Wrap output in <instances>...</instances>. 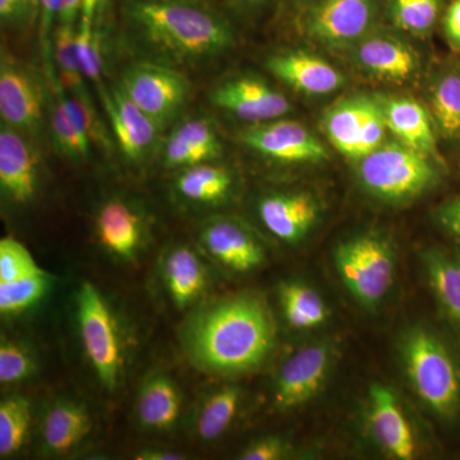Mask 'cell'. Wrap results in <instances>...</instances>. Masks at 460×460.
<instances>
[{"mask_svg": "<svg viewBox=\"0 0 460 460\" xmlns=\"http://www.w3.org/2000/svg\"><path fill=\"white\" fill-rule=\"evenodd\" d=\"M266 0H244V4L251 8H259L265 4Z\"/></svg>", "mask_w": 460, "mask_h": 460, "instance_id": "cell-48", "label": "cell"}, {"mask_svg": "<svg viewBox=\"0 0 460 460\" xmlns=\"http://www.w3.org/2000/svg\"><path fill=\"white\" fill-rule=\"evenodd\" d=\"M51 278L44 270L30 277L0 283V313L4 316L30 310L49 292Z\"/></svg>", "mask_w": 460, "mask_h": 460, "instance_id": "cell-37", "label": "cell"}, {"mask_svg": "<svg viewBox=\"0 0 460 460\" xmlns=\"http://www.w3.org/2000/svg\"><path fill=\"white\" fill-rule=\"evenodd\" d=\"M222 151L213 124L204 118H192L169 136L164 145V163L171 168H189L217 159Z\"/></svg>", "mask_w": 460, "mask_h": 460, "instance_id": "cell-24", "label": "cell"}, {"mask_svg": "<svg viewBox=\"0 0 460 460\" xmlns=\"http://www.w3.org/2000/svg\"><path fill=\"white\" fill-rule=\"evenodd\" d=\"M78 329L84 353L108 390L119 385L124 367V347L117 320L108 302L91 283H84L75 298Z\"/></svg>", "mask_w": 460, "mask_h": 460, "instance_id": "cell-6", "label": "cell"}, {"mask_svg": "<svg viewBox=\"0 0 460 460\" xmlns=\"http://www.w3.org/2000/svg\"><path fill=\"white\" fill-rule=\"evenodd\" d=\"M0 115L20 132H36L42 122V96L35 78L11 58L2 56Z\"/></svg>", "mask_w": 460, "mask_h": 460, "instance_id": "cell-16", "label": "cell"}, {"mask_svg": "<svg viewBox=\"0 0 460 460\" xmlns=\"http://www.w3.org/2000/svg\"><path fill=\"white\" fill-rule=\"evenodd\" d=\"M84 0H60L59 12H58V23L59 25L75 26L83 9Z\"/></svg>", "mask_w": 460, "mask_h": 460, "instance_id": "cell-45", "label": "cell"}, {"mask_svg": "<svg viewBox=\"0 0 460 460\" xmlns=\"http://www.w3.org/2000/svg\"><path fill=\"white\" fill-rule=\"evenodd\" d=\"M100 3L102 0H84L78 26L75 27V44L84 74L98 89L104 86L102 81L104 62L98 25Z\"/></svg>", "mask_w": 460, "mask_h": 460, "instance_id": "cell-33", "label": "cell"}, {"mask_svg": "<svg viewBox=\"0 0 460 460\" xmlns=\"http://www.w3.org/2000/svg\"><path fill=\"white\" fill-rule=\"evenodd\" d=\"M260 220L280 241L296 243L310 234L319 222L321 205L305 190L270 193L260 199Z\"/></svg>", "mask_w": 460, "mask_h": 460, "instance_id": "cell-14", "label": "cell"}, {"mask_svg": "<svg viewBox=\"0 0 460 460\" xmlns=\"http://www.w3.org/2000/svg\"><path fill=\"white\" fill-rule=\"evenodd\" d=\"M36 361L29 348L16 341L2 339L0 344V383L14 384L32 376Z\"/></svg>", "mask_w": 460, "mask_h": 460, "instance_id": "cell-38", "label": "cell"}, {"mask_svg": "<svg viewBox=\"0 0 460 460\" xmlns=\"http://www.w3.org/2000/svg\"><path fill=\"white\" fill-rule=\"evenodd\" d=\"M387 129L396 140L444 164L438 146V131L429 108L408 96L381 98Z\"/></svg>", "mask_w": 460, "mask_h": 460, "instance_id": "cell-21", "label": "cell"}, {"mask_svg": "<svg viewBox=\"0 0 460 460\" xmlns=\"http://www.w3.org/2000/svg\"><path fill=\"white\" fill-rule=\"evenodd\" d=\"M99 93L120 150L129 160L138 162L155 142L159 124L145 114L122 87L108 91L102 86Z\"/></svg>", "mask_w": 460, "mask_h": 460, "instance_id": "cell-20", "label": "cell"}, {"mask_svg": "<svg viewBox=\"0 0 460 460\" xmlns=\"http://www.w3.org/2000/svg\"><path fill=\"white\" fill-rule=\"evenodd\" d=\"M42 271L38 263L16 239L3 238L0 242V283L13 281Z\"/></svg>", "mask_w": 460, "mask_h": 460, "instance_id": "cell-39", "label": "cell"}, {"mask_svg": "<svg viewBox=\"0 0 460 460\" xmlns=\"http://www.w3.org/2000/svg\"><path fill=\"white\" fill-rule=\"evenodd\" d=\"M31 425L30 402L22 396H9L0 402V456H13L25 444Z\"/></svg>", "mask_w": 460, "mask_h": 460, "instance_id": "cell-36", "label": "cell"}, {"mask_svg": "<svg viewBox=\"0 0 460 460\" xmlns=\"http://www.w3.org/2000/svg\"><path fill=\"white\" fill-rule=\"evenodd\" d=\"M449 0H385V16L398 31L426 36L440 23Z\"/></svg>", "mask_w": 460, "mask_h": 460, "instance_id": "cell-32", "label": "cell"}, {"mask_svg": "<svg viewBox=\"0 0 460 460\" xmlns=\"http://www.w3.org/2000/svg\"><path fill=\"white\" fill-rule=\"evenodd\" d=\"M334 356L332 341L310 344L292 354L275 380V407L280 411L296 410L319 394L332 371Z\"/></svg>", "mask_w": 460, "mask_h": 460, "instance_id": "cell-10", "label": "cell"}, {"mask_svg": "<svg viewBox=\"0 0 460 460\" xmlns=\"http://www.w3.org/2000/svg\"><path fill=\"white\" fill-rule=\"evenodd\" d=\"M119 86L159 126L180 113L190 98V83L183 75L151 63L127 69Z\"/></svg>", "mask_w": 460, "mask_h": 460, "instance_id": "cell-8", "label": "cell"}, {"mask_svg": "<svg viewBox=\"0 0 460 460\" xmlns=\"http://www.w3.org/2000/svg\"><path fill=\"white\" fill-rule=\"evenodd\" d=\"M163 280L178 308L192 305L204 293L206 269L195 251L178 246L166 252L162 263Z\"/></svg>", "mask_w": 460, "mask_h": 460, "instance_id": "cell-27", "label": "cell"}, {"mask_svg": "<svg viewBox=\"0 0 460 460\" xmlns=\"http://www.w3.org/2000/svg\"><path fill=\"white\" fill-rule=\"evenodd\" d=\"M54 58H56L58 80L72 95L89 99L83 66L75 44V27L58 26L54 35Z\"/></svg>", "mask_w": 460, "mask_h": 460, "instance_id": "cell-35", "label": "cell"}, {"mask_svg": "<svg viewBox=\"0 0 460 460\" xmlns=\"http://www.w3.org/2000/svg\"><path fill=\"white\" fill-rule=\"evenodd\" d=\"M241 404V390L226 386L210 393L199 405L196 432L205 441L217 440L232 425Z\"/></svg>", "mask_w": 460, "mask_h": 460, "instance_id": "cell-34", "label": "cell"}, {"mask_svg": "<svg viewBox=\"0 0 460 460\" xmlns=\"http://www.w3.org/2000/svg\"><path fill=\"white\" fill-rule=\"evenodd\" d=\"M289 452V444L277 436L260 438L242 452L239 458L243 460H278L283 459Z\"/></svg>", "mask_w": 460, "mask_h": 460, "instance_id": "cell-40", "label": "cell"}, {"mask_svg": "<svg viewBox=\"0 0 460 460\" xmlns=\"http://www.w3.org/2000/svg\"><path fill=\"white\" fill-rule=\"evenodd\" d=\"M201 243L217 261L233 271L253 270L265 260V251L256 235L233 217H217L206 224Z\"/></svg>", "mask_w": 460, "mask_h": 460, "instance_id": "cell-19", "label": "cell"}, {"mask_svg": "<svg viewBox=\"0 0 460 460\" xmlns=\"http://www.w3.org/2000/svg\"><path fill=\"white\" fill-rule=\"evenodd\" d=\"M420 260L436 304L460 341V252L431 247Z\"/></svg>", "mask_w": 460, "mask_h": 460, "instance_id": "cell-23", "label": "cell"}, {"mask_svg": "<svg viewBox=\"0 0 460 460\" xmlns=\"http://www.w3.org/2000/svg\"><path fill=\"white\" fill-rule=\"evenodd\" d=\"M138 460H180L184 456L180 453L168 452V450H144L136 456Z\"/></svg>", "mask_w": 460, "mask_h": 460, "instance_id": "cell-46", "label": "cell"}, {"mask_svg": "<svg viewBox=\"0 0 460 460\" xmlns=\"http://www.w3.org/2000/svg\"><path fill=\"white\" fill-rule=\"evenodd\" d=\"M399 354L408 383L432 413L454 420L460 413V366L443 339L423 326L402 334Z\"/></svg>", "mask_w": 460, "mask_h": 460, "instance_id": "cell-3", "label": "cell"}, {"mask_svg": "<svg viewBox=\"0 0 460 460\" xmlns=\"http://www.w3.org/2000/svg\"><path fill=\"white\" fill-rule=\"evenodd\" d=\"M39 11L36 0H0V18L5 25L25 23Z\"/></svg>", "mask_w": 460, "mask_h": 460, "instance_id": "cell-42", "label": "cell"}, {"mask_svg": "<svg viewBox=\"0 0 460 460\" xmlns=\"http://www.w3.org/2000/svg\"><path fill=\"white\" fill-rule=\"evenodd\" d=\"M279 301L284 317L293 329H316L328 320L329 308L323 296L301 281L281 284Z\"/></svg>", "mask_w": 460, "mask_h": 460, "instance_id": "cell-31", "label": "cell"}, {"mask_svg": "<svg viewBox=\"0 0 460 460\" xmlns=\"http://www.w3.org/2000/svg\"><path fill=\"white\" fill-rule=\"evenodd\" d=\"M0 189L14 205L32 201L39 189V162L20 131L2 122L0 128Z\"/></svg>", "mask_w": 460, "mask_h": 460, "instance_id": "cell-18", "label": "cell"}, {"mask_svg": "<svg viewBox=\"0 0 460 460\" xmlns=\"http://www.w3.org/2000/svg\"><path fill=\"white\" fill-rule=\"evenodd\" d=\"M51 95L50 128L54 144L63 155L74 160L89 156L91 141L84 127L83 107L49 71Z\"/></svg>", "mask_w": 460, "mask_h": 460, "instance_id": "cell-22", "label": "cell"}, {"mask_svg": "<svg viewBox=\"0 0 460 460\" xmlns=\"http://www.w3.org/2000/svg\"><path fill=\"white\" fill-rule=\"evenodd\" d=\"M36 2H38V4H39V0H36Z\"/></svg>", "mask_w": 460, "mask_h": 460, "instance_id": "cell-50", "label": "cell"}, {"mask_svg": "<svg viewBox=\"0 0 460 460\" xmlns=\"http://www.w3.org/2000/svg\"><path fill=\"white\" fill-rule=\"evenodd\" d=\"M434 220L450 237L460 241V195L438 205L434 211Z\"/></svg>", "mask_w": 460, "mask_h": 460, "instance_id": "cell-41", "label": "cell"}, {"mask_svg": "<svg viewBox=\"0 0 460 460\" xmlns=\"http://www.w3.org/2000/svg\"><path fill=\"white\" fill-rule=\"evenodd\" d=\"M396 252L392 242L368 232L344 239L334 251V265L341 283L357 304L376 311L394 287Z\"/></svg>", "mask_w": 460, "mask_h": 460, "instance_id": "cell-5", "label": "cell"}, {"mask_svg": "<svg viewBox=\"0 0 460 460\" xmlns=\"http://www.w3.org/2000/svg\"><path fill=\"white\" fill-rule=\"evenodd\" d=\"M368 429L386 456L401 460L416 458V435L398 396L383 384L375 383L368 392Z\"/></svg>", "mask_w": 460, "mask_h": 460, "instance_id": "cell-13", "label": "cell"}, {"mask_svg": "<svg viewBox=\"0 0 460 460\" xmlns=\"http://www.w3.org/2000/svg\"><path fill=\"white\" fill-rule=\"evenodd\" d=\"M210 100L215 107L252 123L279 119L292 109L283 93L252 75L233 78L219 84L210 93Z\"/></svg>", "mask_w": 460, "mask_h": 460, "instance_id": "cell-12", "label": "cell"}, {"mask_svg": "<svg viewBox=\"0 0 460 460\" xmlns=\"http://www.w3.org/2000/svg\"><path fill=\"white\" fill-rule=\"evenodd\" d=\"M385 0H320L301 11L302 32L329 49H350L380 26Z\"/></svg>", "mask_w": 460, "mask_h": 460, "instance_id": "cell-7", "label": "cell"}, {"mask_svg": "<svg viewBox=\"0 0 460 460\" xmlns=\"http://www.w3.org/2000/svg\"><path fill=\"white\" fill-rule=\"evenodd\" d=\"M60 0H39V13H40V36L42 42L49 41L51 27L58 20Z\"/></svg>", "mask_w": 460, "mask_h": 460, "instance_id": "cell-44", "label": "cell"}, {"mask_svg": "<svg viewBox=\"0 0 460 460\" xmlns=\"http://www.w3.org/2000/svg\"><path fill=\"white\" fill-rule=\"evenodd\" d=\"M95 232L100 246L109 255L131 262L144 247L146 224L135 205L115 198L100 206L95 217Z\"/></svg>", "mask_w": 460, "mask_h": 460, "instance_id": "cell-15", "label": "cell"}, {"mask_svg": "<svg viewBox=\"0 0 460 460\" xmlns=\"http://www.w3.org/2000/svg\"><path fill=\"white\" fill-rule=\"evenodd\" d=\"M367 99L365 93L348 96L323 115V128L330 144L354 162L359 159Z\"/></svg>", "mask_w": 460, "mask_h": 460, "instance_id": "cell-28", "label": "cell"}, {"mask_svg": "<svg viewBox=\"0 0 460 460\" xmlns=\"http://www.w3.org/2000/svg\"><path fill=\"white\" fill-rule=\"evenodd\" d=\"M428 102L438 137L460 144V66L447 65L435 72Z\"/></svg>", "mask_w": 460, "mask_h": 460, "instance_id": "cell-26", "label": "cell"}, {"mask_svg": "<svg viewBox=\"0 0 460 460\" xmlns=\"http://www.w3.org/2000/svg\"><path fill=\"white\" fill-rule=\"evenodd\" d=\"M290 2L301 12L305 11V8L311 7V5L316 4L320 0H290Z\"/></svg>", "mask_w": 460, "mask_h": 460, "instance_id": "cell-47", "label": "cell"}, {"mask_svg": "<svg viewBox=\"0 0 460 460\" xmlns=\"http://www.w3.org/2000/svg\"><path fill=\"white\" fill-rule=\"evenodd\" d=\"M181 410V393L171 377L156 374L145 381L137 401V417L142 428L168 431L180 419Z\"/></svg>", "mask_w": 460, "mask_h": 460, "instance_id": "cell-29", "label": "cell"}, {"mask_svg": "<svg viewBox=\"0 0 460 460\" xmlns=\"http://www.w3.org/2000/svg\"><path fill=\"white\" fill-rule=\"evenodd\" d=\"M266 68L281 83L305 95H329L345 84L344 75L337 66L305 50L274 54L266 60Z\"/></svg>", "mask_w": 460, "mask_h": 460, "instance_id": "cell-17", "label": "cell"}, {"mask_svg": "<svg viewBox=\"0 0 460 460\" xmlns=\"http://www.w3.org/2000/svg\"><path fill=\"white\" fill-rule=\"evenodd\" d=\"M242 142L256 153L281 163H321L329 159L323 146L305 124L275 119L256 123L239 133Z\"/></svg>", "mask_w": 460, "mask_h": 460, "instance_id": "cell-11", "label": "cell"}, {"mask_svg": "<svg viewBox=\"0 0 460 460\" xmlns=\"http://www.w3.org/2000/svg\"><path fill=\"white\" fill-rule=\"evenodd\" d=\"M242 3H244V0H241Z\"/></svg>", "mask_w": 460, "mask_h": 460, "instance_id": "cell-49", "label": "cell"}, {"mask_svg": "<svg viewBox=\"0 0 460 460\" xmlns=\"http://www.w3.org/2000/svg\"><path fill=\"white\" fill-rule=\"evenodd\" d=\"M348 51L359 72L381 83H410L420 69L416 49L402 36L381 26Z\"/></svg>", "mask_w": 460, "mask_h": 460, "instance_id": "cell-9", "label": "cell"}, {"mask_svg": "<svg viewBox=\"0 0 460 460\" xmlns=\"http://www.w3.org/2000/svg\"><path fill=\"white\" fill-rule=\"evenodd\" d=\"M440 25L447 45L454 51H460V0H449Z\"/></svg>", "mask_w": 460, "mask_h": 460, "instance_id": "cell-43", "label": "cell"}, {"mask_svg": "<svg viewBox=\"0 0 460 460\" xmlns=\"http://www.w3.org/2000/svg\"><path fill=\"white\" fill-rule=\"evenodd\" d=\"M184 349L199 368L217 375L255 370L275 344L271 314L261 299L238 296L202 308L181 334Z\"/></svg>", "mask_w": 460, "mask_h": 460, "instance_id": "cell-1", "label": "cell"}, {"mask_svg": "<svg viewBox=\"0 0 460 460\" xmlns=\"http://www.w3.org/2000/svg\"><path fill=\"white\" fill-rule=\"evenodd\" d=\"M233 177L228 169L204 164L189 166L175 180L181 198L196 204H217L229 195Z\"/></svg>", "mask_w": 460, "mask_h": 460, "instance_id": "cell-30", "label": "cell"}, {"mask_svg": "<svg viewBox=\"0 0 460 460\" xmlns=\"http://www.w3.org/2000/svg\"><path fill=\"white\" fill-rule=\"evenodd\" d=\"M444 164L401 141H385L356 162V175L366 193L386 204H405L435 189Z\"/></svg>", "mask_w": 460, "mask_h": 460, "instance_id": "cell-4", "label": "cell"}, {"mask_svg": "<svg viewBox=\"0 0 460 460\" xmlns=\"http://www.w3.org/2000/svg\"><path fill=\"white\" fill-rule=\"evenodd\" d=\"M124 14L147 44L175 59H204L234 45L228 21L201 0H126Z\"/></svg>", "mask_w": 460, "mask_h": 460, "instance_id": "cell-2", "label": "cell"}, {"mask_svg": "<svg viewBox=\"0 0 460 460\" xmlns=\"http://www.w3.org/2000/svg\"><path fill=\"white\" fill-rule=\"evenodd\" d=\"M89 411L84 405L69 399H60L49 405L41 423L42 445L48 453L66 454L75 449L90 434Z\"/></svg>", "mask_w": 460, "mask_h": 460, "instance_id": "cell-25", "label": "cell"}]
</instances>
